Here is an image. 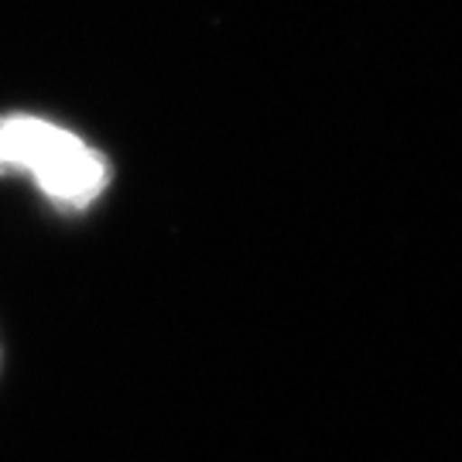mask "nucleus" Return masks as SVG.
<instances>
[{"label": "nucleus", "instance_id": "nucleus-1", "mask_svg": "<svg viewBox=\"0 0 462 462\" xmlns=\"http://www.w3.org/2000/svg\"><path fill=\"white\" fill-rule=\"evenodd\" d=\"M7 171L32 175L38 192L62 213H86L114 175L103 151L32 114L0 116V175Z\"/></svg>", "mask_w": 462, "mask_h": 462}]
</instances>
